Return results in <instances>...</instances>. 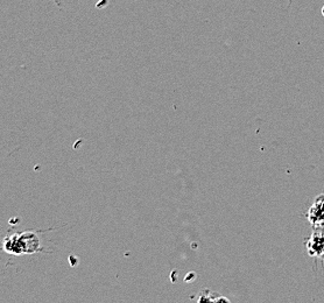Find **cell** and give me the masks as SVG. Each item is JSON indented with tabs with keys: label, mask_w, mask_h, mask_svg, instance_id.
<instances>
[{
	"label": "cell",
	"mask_w": 324,
	"mask_h": 303,
	"mask_svg": "<svg viewBox=\"0 0 324 303\" xmlns=\"http://www.w3.org/2000/svg\"><path fill=\"white\" fill-rule=\"evenodd\" d=\"M4 248L12 254L34 253L39 250V239L33 232H23L6 238Z\"/></svg>",
	"instance_id": "cell-1"
},
{
	"label": "cell",
	"mask_w": 324,
	"mask_h": 303,
	"mask_svg": "<svg viewBox=\"0 0 324 303\" xmlns=\"http://www.w3.org/2000/svg\"><path fill=\"white\" fill-rule=\"evenodd\" d=\"M305 248L309 257L324 262V226L313 229L310 237L305 239Z\"/></svg>",
	"instance_id": "cell-2"
},
{
	"label": "cell",
	"mask_w": 324,
	"mask_h": 303,
	"mask_svg": "<svg viewBox=\"0 0 324 303\" xmlns=\"http://www.w3.org/2000/svg\"><path fill=\"white\" fill-rule=\"evenodd\" d=\"M307 218L313 229L324 226V193L315 197L307 212Z\"/></svg>",
	"instance_id": "cell-3"
},
{
	"label": "cell",
	"mask_w": 324,
	"mask_h": 303,
	"mask_svg": "<svg viewBox=\"0 0 324 303\" xmlns=\"http://www.w3.org/2000/svg\"><path fill=\"white\" fill-rule=\"evenodd\" d=\"M215 296H217L216 294L211 293L210 290H204V292H203L201 295L198 296L197 302L198 303H215V301H216Z\"/></svg>",
	"instance_id": "cell-4"
},
{
	"label": "cell",
	"mask_w": 324,
	"mask_h": 303,
	"mask_svg": "<svg viewBox=\"0 0 324 303\" xmlns=\"http://www.w3.org/2000/svg\"><path fill=\"white\" fill-rule=\"evenodd\" d=\"M215 303H230V301H229L228 298H224V296H219V295H218L217 299H216V301H215Z\"/></svg>",
	"instance_id": "cell-5"
}]
</instances>
